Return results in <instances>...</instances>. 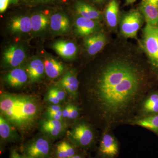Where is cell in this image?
Returning a JSON list of instances; mask_svg holds the SVG:
<instances>
[{"label":"cell","instance_id":"cell-1","mask_svg":"<svg viewBox=\"0 0 158 158\" xmlns=\"http://www.w3.org/2000/svg\"><path fill=\"white\" fill-rule=\"evenodd\" d=\"M141 52L116 46L96 72L87 98L103 132L129 124L143 99L157 88L158 77Z\"/></svg>","mask_w":158,"mask_h":158},{"label":"cell","instance_id":"cell-2","mask_svg":"<svg viewBox=\"0 0 158 158\" xmlns=\"http://www.w3.org/2000/svg\"><path fill=\"white\" fill-rule=\"evenodd\" d=\"M0 110L11 125L24 131L34 127L40 109L33 98L6 93L1 95Z\"/></svg>","mask_w":158,"mask_h":158},{"label":"cell","instance_id":"cell-3","mask_svg":"<svg viewBox=\"0 0 158 158\" xmlns=\"http://www.w3.org/2000/svg\"><path fill=\"white\" fill-rule=\"evenodd\" d=\"M141 50L153 72L158 77V27L146 24L140 42Z\"/></svg>","mask_w":158,"mask_h":158},{"label":"cell","instance_id":"cell-4","mask_svg":"<svg viewBox=\"0 0 158 158\" xmlns=\"http://www.w3.org/2000/svg\"><path fill=\"white\" fill-rule=\"evenodd\" d=\"M144 21L139 10L131 9L123 15L120 16L119 23L121 36L125 38H136Z\"/></svg>","mask_w":158,"mask_h":158},{"label":"cell","instance_id":"cell-5","mask_svg":"<svg viewBox=\"0 0 158 158\" xmlns=\"http://www.w3.org/2000/svg\"><path fill=\"white\" fill-rule=\"evenodd\" d=\"M67 135L73 144L78 147L90 146L94 138L93 130L89 125L84 122L76 125L67 132Z\"/></svg>","mask_w":158,"mask_h":158},{"label":"cell","instance_id":"cell-6","mask_svg":"<svg viewBox=\"0 0 158 158\" xmlns=\"http://www.w3.org/2000/svg\"><path fill=\"white\" fill-rule=\"evenodd\" d=\"M23 152L27 158H52V145L48 138H37L26 144Z\"/></svg>","mask_w":158,"mask_h":158},{"label":"cell","instance_id":"cell-7","mask_svg":"<svg viewBox=\"0 0 158 158\" xmlns=\"http://www.w3.org/2000/svg\"><path fill=\"white\" fill-rule=\"evenodd\" d=\"M119 152L118 142L111 131H105L103 133L98 154L100 158H115Z\"/></svg>","mask_w":158,"mask_h":158},{"label":"cell","instance_id":"cell-8","mask_svg":"<svg viewBox=\"0 0 158 158\" xmlns=\"http://www.w3.org/2000/svg\"><path fill=\"white\" fill-rule=\"evenodd\" d=\"M156 114H158V88L151 91L143 99L134 119Z\"/></svg>","mask_w":158,"mask_h":158},{"label":"cell","instance_id":"cell-9","mask_svg":"<svg viewBox=\"0 0 158 158\" xmlns=\"http://www.w3.org/2000/svg\"><path fill=\"white\" fill-rule=\"evenodd\" d=\"M108 42L109 38L107 34L101 31L85 37L84 45L88 55L94 56L101 52Z\"/></svg>","mask_w":158,"mask_h":158},{"label":"cell","instance_id":"cell-10","mask_svg":"<svg viewBox=\"0 0 158 158\" xmlns=\"http://www.w3.org/2000/svg\"><path fill=\"white\" fill-rule=\"evenodd\" d=\"M75 31L80 37H87L101 32L102 29L99 22L88 19L79 15L75 20Z\"/></svg>","mask_w":158,"mask_h":158},{"label":"cell","instance_id":"cell-11","mask_svg":"<svg viewBox=\"0 0 158 158\" xmlns=\"http://www.w3.org/2000/svg\"><path fill=\"white\" fill-rule=\"evenodd\" d=\"M139 10L146 24L158 27V0H142Z\"/></svg>","mask_w":158,"mask_h":158},{"label":"cell","instance_id":"cell-12","mask_svg":"<svg viewBox=\"0 0 158 158\" xmlns=\"http://www.w3.org/2000/svg\"><path fill=\"white\" fill-rule=\"evenodd\" d=\"M25 58L24 50L17 45L10 46L6 48L3 54V62L8 67L19 66L24 62Z\"/></svg>","mask_w":158,"mask_h":158},{"label":"cell","instance_id":"cell-13","mask_svg":"<svg viewBox=\"0 0 158 158\" xmlns=\"http://www.w3.org/2000/svg\"><path fill=\"white\" fill-rule=\"evenodd\" d=\"M104 18L108 28L111 31H116L120 18L118 0L109 1L105 10Z\"/></svg>","mask_w":158,"mask_h":158},{"label":"cell","instance_id":"cell-14","mask_svg":"<svg viewBox=\"0 0 158 158\" xmlns=\"http://www.w3.org/2000/svg\"><path fill=\"white\" fill-rule=\"evenodd\" d=\"M40 127L41 131L46 136L53 139L60 137L65 130L62 121L49 118L41 121Z\"/></svg>","mask_w":158,"mask_h":158},{"label":"cell","instance_id":"cell-15","mask_svg":"<svg viewBox=\"0 0 158 158\" xmlns=\"http://www.w3.org/2000/svg\"><path fill=\"white\" fill-rule=\"evenodd\" d=\"M79 81L76 74L72 71L65 74L59 83V87L62 88L72 97L76 98L78 95Z\"/></svg>","mask_w":158,"mask_h":158},{"label":"cell","instance_id":"cell-16","mask_svg":"<svg viewBox=\"0 0 158 158\" xmlns=\"http://www.w3.org/2000/svg\"><path fill=\"white\" fill-rule=\"evenodd\" d=\"M52 48L59 56L66 59H73L77 52V47L72 41L60 40L55 42Z\"/></svg>","mask_w":158,"mask_h":158},{"label":"cell","instance_id":"cell-17","mask_svg":"<svg viewBox=\"0 0 158 158\" xmlns=\"http://www.w3.org/2000/svg\"><path fill=\"white\" fill-rule=\"evenodd\" d=\"M27 73L22 68H15L10 71L5 76V81L11 87L18 88L23 86L27 81Z\"/></svg>","mask_w":158,"mask_h":158},{"label":"cell","instance_id":"cell-18","mask_svg":"<svg viewBox=\"0 0 158 158\" xmlns=\"http://www.w3.org/2000/svg\"><path fill=\"white\" fill-rule=\"evenodd\" d=\"M75 9L79 15L85 18L98 22L101 21L102 19V15L100 11L85 2H77Z\"/></svg>","mask_w":158,"mask_h":158},{"label":"cell","instance_id":"cell-19","mask_svg":"<svg viewBox=\"0 0 158 158\" xmlns=\"http://www.w3.org/2000/svg\"><path fill=\"white\" fill-rule=\"evenodd\" d=\"M129 124L147 129L158 136V114L136 118L131 121Z\"/></svg>","mask_w":158,"mask_h":158},{"label":"cell","instance_id":"cell-20","mask_svg":"<svg viewBox=\"0 0 158 158\" xmlns=\"http://www.w3.org/2000/svg\"><path fill=\"white\" fill-rule=\"evenodd\" d=\"M52 31L57 34H62L68 31L70 26L69 19L65 15L56 13L52 15L50 19Z\"/></svg>","mask_w":158,"mask_h":158},{"label":"cell","instance_id":"cell-21","mask_svg":"<svg viewBox=\"0 0 158 158\" xmlns=\"http://www.w3.org/2000/svg\"><path fill=\"white\" fill-rule=\"evenodd\" d=\"M44 71V63L38 59L32 60L27 69L28 77L31 81L33 82L39 81L42 77Z\"/></svg>","mask_w":158,"mask_h":158},{"label":"cell","instance_id":"cell-22","mask_svg":"<svg viewBox=\"0 0 158 158\" xmlns=\"http://www.w3.org/2000/svg\"><path fill=\"white\" fill-rule=\"evenodd\" d=\"M10 28L15 33H27L32 31L31 19L28 16H19L13 19L10 23Z\"/></svg>","mask_w":158,"mask_h":158},{"label":"cell","instance_id":"cell-23","mask_svg":"<svg viewBox=\"0 0 158 158\" xmlns=\"http://www.w3.org/2000/svg\"><path fill=\"white\" fill-rule=\"evenodd\" d=\"M44 63L45 73L51 78L58 77L61 75L64 71V67L62 64L53 58H47Z\"/></svg>","mask_w":158,"mask_h":158},{"label":"cell","instance_id":"cell-24","mask_svg":"<svg viewBox=\"0 0 158 158\" xmlns=\"http://www.w3.org/2000/svg\"><path fill=\"white\" fill-rule=\"evenodd\" d=\"M76 151L72 144L65 141L59 142L55 149L56 158H67L76 154Z\"/></svg>","mask_w":158,"mask_h":158},{"label":"cell","instance_id":"cell-25","mask_svg":"<svg viewBox=\"0 0 158 158\" xmlns=\"http://www.w3.org/2000/svg\"><path fill=\"white\" fill-rule=\"evenodd\" d=\"M11 124L1 114L0 116V136L2 140L7 142L13 141L16 138L13 135Z\"/></svg>","mask_w":158,"mask_h":158},{"label":"cell","instance_id":"cell-26","mask_svg":"<svg viewBox=\"0 0 158 158\" xmlns=\"http://www.w3.org/2000/svg\"><path fill=\"white\" fill-rule=\"evenodd\" d=\"M32 31L39 32L45 29L49 23L48 17L42 14L34 15L31 18Z\"/></svg>","mask_w":158,"mask_h":158},{"label":"cell","instance_id":"cell-27","mask_svg":"<svg viewBox=\"0 0 158 158\" xmlns=\"http://www.w3.org/2000/svg\"><path fill=\"white\" fill-rule=\"evenodd\" d=\"M46 98L48 102L52 104L53 105L59 104L61 102L56 96L52 87L48 91Z\"/></svg>","mask_w":158,"mask_h":158},{"label":"cell","instance_id":"cell-28","mask_svg":"<svg viewBox=\"0 0 158 158\" xmlns=\"http://www.w3.org/2000/svg\"><path fill=\"white\" fill-rule=\"evenodd\" d=\"M53 90L56 96L58 98L60 101L62 102L64 100L66 97V92L59 87H52Z\"/></svg>","mask_w":158,"mask_h":158},{"label":"cell","instance_id":"cell-29","mask_svg":"<svg viewBox=\"0 0 158 158\" xmlns=\"http://www.w3.org/2000/svg\"><path fill=\"white\" fill-rule=\"evenodd\" d=\"M46 113V116L47 118L56 119V120H59V121H62V120H63L62 110L57 111V112H52V113L47 112Z\"/></svg>","mask_w":158,"mask_h":158},{"label":"cell","instance_id":"cell-30","mask_svg":"<svg viewBox=\"0 0 158 158\" xmlns=\"http://www.w3.org/2000/svg\"><path fill=\"white\" fill-rule=\"evenodd\" d=\"M79 115V110L78 108L76 106L73 105H71L70 113L68 117L69 119H76L78 117Z\"/></svg>","mask_w":158,"mask_h":158},{"label":"cell","instance_id":"cell-31","mask_svg":"<svg viewBox=\"0 0 158 158\" xmlns=\"http://www.w3.org/2000/svg\"><path fill=\"white\" fill-rule=\"evenodd\" d=\"M10 0H0V12H4L6 10L9 5Z\"/></svg>","mask_w":158,"mask_h":158},{"label":"cell","instance_id":"cell-32","mask_svg":"<svg viewBox=\"0 0 158 158\" xmlns=\"http://www.w3.org/2000/svg\"><path fill=\"white\" fill-rule=\"evenodd\" d=\"M62 110V107L59 104L53 105L52 106H50L48 107L47 109V112H48V113L56 112Z\"/></svg>","mask_w":158,"mask_h":158},{"label":"cell","instance_id":"cell-33","mask_svg":"<svg viewBox=\"0 0 158 158\" xmlns=\"http://www.w3.org/2000/svg\"><path fill=\"white\" fill-rule=\"evenodd\" d=\"M10 158H27L24 155L23 156L19 153L15 149H12L10 152Z\"/></svg>","mask_w":158,"mask_h":158},{"label":"cell","instance_id":"cell-34","mask_svg":"<svg viewBox=\"0 0 158 158\" xmlns=\"http://www.w3.org/2000/svg\"><path fill=\"white\" fill-rule=\"evenodd\" d=\"M72 104H68L62 110V117L63 118H68L70 113L71 107Z\"/></svg>","mask_w":158,"mask_h":158},{"label":"cell","instance_id":"cell-35","mask_svg":"<svg viewBox=\"0 0 158 158\" xmlns=\"http://www.w3.org/2000/svg\"><path fill=\"white\" fill-rule=\"evenodd\" d=\"M94 2L99 4H103L108 2V0H93Z\"/></svg>","mask_w":158,"mask_h":158},{"label":"cell","instance_id":"cell-36","mask_svg":"<svg viewBox=\"0 0 158 158\" xmlns=\"http://www.w3.org/2000/svg\"><path fill=\"white\" fill-rule=\"evenodd\" d=\"M67 158H84V157H83V156L81 155L76 154L74 156H73Z\"/></svg>","mask_w":158,"mask_h":158},{"label":"cell","instance_id":"cell-37","mask_svg":"<svg viewBox=\"0 0 158 158\" xmlns=\"http://www.w3.org/2000/svg\"><path fill=\"white\" fill-rule=\"evenodd\" d=\"M127 5H130L135 2L136 0H125Z\"/></svg>","mask_w":158,"mask_h":158},{"label":"cell","instance_id":"cell-38","mask_svg":"<svg viewBox=\"0 0 158 158\" xmlns=\"http://www.w3.org/2000/svg\"><path fill=\"white\" fill-rule=\"evenodd\" d=\"M10 2L13 3V4H15L18 2L19 0H10Z\"/></svg>","mask_w":158,"mask_h":158}]
</instances>
